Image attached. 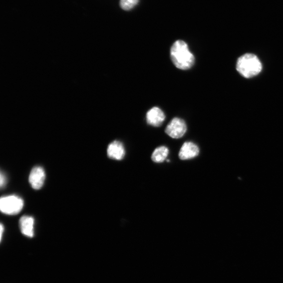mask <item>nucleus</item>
Here are the masks:
<instances>
[{"mask_svg": "<svg viewBox=\"0 0 283 283\" xmlns=\"http://www.w3.org/2000/svg\"><path fill=\"white\" fill-rule=\"evenodd\" d=\"M170 55L172 62L179 70H189L195 64L194 55L190 51L188 44L182 40H178L173 44Z\"/></svg>", "mask_w": 283, "mask_h": 283, "instance_id": "f257e3e1", "label": "nucleus"}, {"mask_svg": "<svg viewBox=\"0 0 283 283\" xmlns=\"http://www.w3.org/2000/svg\"><path fill=\"white\" fill-rule=\"evenodd\" d=\"M262 70V65L254 54H246L237 60L236 70L243 77L248 78L257 75Z\"/></svg>", "mask_w": 283, "mask_h": 283, "instance_id": "f03ea898", "label": "nucleus"}, {"mask_svg": "<svg viewBox=\"0 0 283 283\" xmlns=\"http://www.w3.org/2000/svg\"><path fill=\"white\" fill-rule=\"evenodd\" d=\"M24 206V200L17 196H5L0 200V209L2 212L6 214H17Z\"/></svg>", "mask_w": 283, "mask_h": 283, "instance_id": "7ed1b4c3", "label": "nucleus"}, {"mask_svg": "<svg viewBox=\"0 0 283 283\" xmlns=\"http://www.w3.org/2000/svg\"><path fill=\"white\" fill-rule=\"evenodd\" d=\"M187 131V126L182 119L175 118L169 123L165 129L166 133L173 139L182 138Z\"/></svg>", "mask_w": 283, "mask_h": 283, "instance_id": "20e7f679", "label": "nucleus"}, {"mask_svg": "<svg viewBox=\"0 0 283 283\" xmlns=\"http://www.w3.org/2000/svg\"><path fill=\"white\" fill-rule=\"evenodd\" d=\"M165 120V113L159 108L153 107L146 113L147 123L154 127H161Z\"/></svg>", "mask_w": 283, "mask_h": 283, "instance_id": "39448f33", "label": "nucleus"}, {"mask_svg": "<svg viewBox=\"0 0 283 283\" xmlns=\"http://www.w3.org/2000/svg\"><path fill=\"white\" fill-rule=\"evenodd\" d=\"M199 154L198 146L193 142H186L183 144L179 152L181 160H188L197 157Z\"/></svg>", "mask_w": 283, "mask_h": 283, "instance_id": "423d86ee", "label": "nucleus"}, {"mask_svg": "<svg viewBox=\"0 0 283 283\" xmlns=\"http://www.w3.org/2000/svg\"><path fill=\"white\" fill-rule=\"evenodd\" d=\"M45 179V173L42 167L37 166L32 169L29 176V182L33 188L36 190L41 188Z\"/></svg>", "mask_w": 283, "mask_h": 283, "instance_id": "0eeeda50", "label": "nucleus"}, {"mask_svg": "<svg viewBox=\"0 0 283 283\" xmlns=\"http://www.w3.org/2000/svg\"><path fill=\"white\" fill-rule=\"evenodd\" d=\"M126 153L125 148L120 141H113L108 147L107 154L111 159L121 161L125 157Z\"/></svg>", "mask_w": 283, "mask_h": 283, "instance_id": "6e6552de", "label": "nucleus"}, {"mask_svg": "<svg viewBox=\"0 0 283 283\" xmlns=\"http://www.w3.org/2000/svg\"><path fill=\"white\" fill-rule=\"evenodd\" d=\"M20 228L23 234L28 237L34 236V224L35 219L32 217L24 216L20 220Z\"/></svg>", "mask_w": 283, "mask_h": 283, "instance_id": "1a4fd4ad", "label": "nucleus"}, {"mask_svg": "<svg viewBox=\"0 0 283 283\" xmlns=\"http://www.w3.org/2000/svg\"><path fill=\"white\" fill-rule=\"evenodd\" d=\"M169 150L167 147L161 146L156 148L152 153V160L156 163H163L168 157Z\"/></svg>", "mask_w": 283, "mask_h": 283, "instance_id": "9d476101", "label": "nucleus"}, {"mask_svg": "<svg viewBox=\"0 0 283 283\" xmlns=\"http://www.w3.org/2000/svg\"><path fill=\"white\" fill-rule=\"evenodd\" d=\"M140 0H120V6L125 11H130L137 6Z\"/></svg>", "mask_w": 283, "mask_h": 283, "instance_id": "9b49d317", "label": "nucleus"}, {"mask_svg": "<svg viewBox=\"0 0 283 283\" xmlns=\"http://www.w3.org/2000/svg\"><path fill=\"white\" fill-rule=\"evenodd\" d=\"M0 184H1V187H3L6 183V178L5 175L2 172L1 175H0Z\"/></svg>", "mask_w": 283, "mask_h": 283, "instance_id": "f8f14e48", "label": "nucleus"}, {"mask_svg": "<svg viewBox=\"0 0 283 283\" xmlns=\"http://www.w3.org/2000/svg\"><path fill=\"white\" fill-rule=\"evenodd\" d=\"M4 230H5L4 226L3 224H1V237H1V241L2 240L3 234Z\"/></svg>", "mask_w": 283, "mask_h": 283, "instance_id": "ddd939ff", "label": "nucleus"}]
</instances>
